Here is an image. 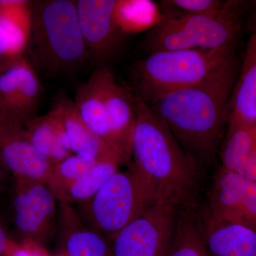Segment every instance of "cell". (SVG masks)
I'll use <instances>...</instances> for the list:
<instances>
[{
	"label": "cell",
	"mask_w": 256,
	"mask_h": 256,
	"mask_svg": "<svg viewBox=\"0 0 256 256\" xmlns=\"http://www.w3.org/2000/svg\"><path fill=\"white\" fill-rule=\"evenodd\" d=\"M238 68L234 56L202 82L148 104L200 169L218 152Z\"/></svg>",
	"instance_id": "1"
},
{
	"label": "cell",
	"mask_w": 256,
	"mask_h": 256,
	"mask_svg": "<svg viewBox=\"0 0 256 256\" xmlns=\"http://www.w3.org/2000/svg\"><path fill=\"white\" fill-rule=\"evenodd\" d=\"M134 104L129 168L156 202L181 206L194 191L200 168L164 122L134 92Z\"/></svg>",
	"instance_id": "2"
},
{
	"label": "cell",
	"mask_w": 256,
	"mask_h": 256,
	"mask_svg": "<svg viewBox=\"0 0 256 256\" xmlns=\"http://www.w3.org/2000/svg\"><path fill=\"white\" fill-rule=\"evenodd\" d=\"M32 64L44 78L74 74L90 62L76 1L38 0L28 3Z\"/></svg>",
	"instance_id": "3"
},
{
	"label": "cell",
	"mask_w": 256,
	"mask_h": 256,
	"mask_svg": "<svg viewBox=\"0 0 256 256\" xmlns=\"http://www.w3.org/2000/svg\"><path fill=\"white\" fill-rule=\"evenodd\" d=\"M235 56L234 52L186 50L149 54L133 70L137 94L146 104L162 96L196 85Z\"/></svg>",
	"instance_id": "4"
},
{
	"label": "cell",
	"mask_w": 256,
	"mask_h": 256,
	"mask_svg": "<svg viewBox=\"0 0 256 256\" xmlns=\"http://www.w3.org/2000/svg\"><path fill=\"white\" fill-rule=\"evenodd\" d=\"M240 31L238 16L232 8L210 14L168 15L144 38L149 54L161 50H206L234 52Z\"/></svg>",
	"instance_id": "5"
},
{
	"label": "cell",
	"mask_w": 256,
	"mask_h": 256,
	"mask_svg": "<svg viewBox=\"0 0 256 256\" xmlns=\"http://www.w3.org/2000/svg\"><path fill=\"white\" fill-rule=\"evenodd\" d=\"M154 203L137 175L128 168L118 172L84 204V214L90 228L111 242L120 230Z\"/></svg>",
	"instance_id": "6"
},
{
	"label": "cell",
	"mask_w": 256,
	"mask_h": 256,
	"mask_svg": "<svg viewBox=\"0 0 256 256\" xmlns=\"http://www.w3.org/2000/svg\"><path fill=\"white\" fill-rule=\"evenodd\" d=\"M178 207L156 202L114 236V256H165L172 239Z\"/></svg>",
	"instance_id": "7"
},
{
	"label": "cell",
	"mask_w": 256,
	"mask_h": 256,
	"mask_svg": "<svg viewBox=\"0 0 256 256\" xmlns=\"http://www.w3.org/2000/svg\"><path fill=\"white\" fill-rule=\"evenodd\" d=\"M56 200L46 184L15 180L14 222L24 238L38 244L50 242L56 224Z\"/></svg>",
	"instance_id": "8"
},
{
	"label": "cell",
	"mask_w": 256,
	"mask_h": 256,
	"mask_svg": "<svg viewBox=\"0 0 256 256\" xmlns=\"http://www.w3.org/2000/svg\"><path fill=\"white\" fill-rule=\"evenodd\" d=\"M79 24L90 62L96 68L118 53L124 34L114 16L116 0L76 1Z\"/></svg>",
	"instance_id": "9"
},
{
	"label": "cell",
	"mask_w": 256,
	"mask_h": 256,
	"mask_svg": "<svg viewBox=\"0 0 256 256\" xmlns=\"http://www.w3.org/2000/svg\"><path fill=\"white\" fill-rule=\"evenodd\" d=\"M42 92L36 70L22 55L0 74V107L23 126L37 117Z\"/></svg>",
	"instance_id": "10"
},
{
	"label": "cell",
	"mask_w": 256,
	"mask_h": 256,
	"mask_svg": "<svg viewBox=\"0 0 256 256\" xmlns=\"http://www.w3.org/2000/svg\"><path fill=\"white\" fill-rule=\"evenodd\" d=\"M0 159L15 180L47 183L53 165L32 144L18 120L0 126Z\"/></svg>",
	"instance_id": "11"
},
{
	"label": "cell",
	"mask_w": 256,
	"mask_h": 256,
	"mask_svg": "<svg viewBox=\"0 0 256 256\" xmlns=\"http://www.w3.org/2000/svg\"><path fill=\"white\" fill-rule=\"evenodd\" d=\"M106 106L109 126V143L129 160L134 120V92L121 86L109 70L106 80Z\"/></svg>",
	"instance_id": "12"
},
{
	"label": "cell",
	"mask_w": 256,
	"mask_h": 256,
	"mask_svg": "<svg viewBox=\"0 0 256 256\" xmlns=\"http://www.w3.org/2000/svg\"><path fill=\"white\" fill-rule=\"evenodd\" d=\"M229 121L256 124V20L230 97Z\"/></svg>",
	"instance_id": "13"
},
{
	"label": "cell",
	"mask_w": 256,
	"mask_h": 256,
	"mask_svg": "<svg viewBox=\"0 0 256 256\" xmlns=\"http://www.w3.org/2000/svg\"><path fill=\"white\" fill-rule=\"evenodd\" d=\"M52 109L60 118L75 154L96 160L110 152L119 151L92 132L79 114L74 100L66 96H57Z\"/></svg>",
	"instance_id": "14"
},
{
	"label": "cell",
	"mask_w": 256,
	"mask_h": 256,
	"mask_svg": "<svg viewBox=\"0 0 256 256\" xmlns=\"http://www.w3.org/2000/svg\"><path fill=\"white\" fill-rule=\"evenodd\" d=\"M109 70L107 66L96 68L86 82L77 88L74 102L86 124L110 144L106 106V80Z\"/></svg>",
	"instance_id": "15"
},
{
	"label": "cell",
	"mask_w": 256,
	"mask_h": 256,
	"mask_svg": "<svg viewBox=\"0 0 256 256\" xmlns=\"http://www.w3.org/2000/svg\"><path fill=\"white\" fill-rule=\"evenodd\" d=\"M204 226L210 256H256V232L250 227L210 216Z\"/></svg>",
	"instance_id": "16"
},
{
	"label": "cell",
	"mask_w": 256,
	"mask_h": 256,
	"mask_svg": "<svg viewBox=\"0 0 256 256\" xmlns=\"http://www.w3.org/2000/svg\"><path fill=\"white\" fill-rule=\"evenodd\" d=\"M64 249L68 256H114L110 240L85 226L68 204L60 203Z\"/></svg>",
	"instance_id": "17"
},
{
	"label": "cell",
	"mask_w": 256,
	"mask_h": 256,
	"mask_svg": "<svg viewBox=\"0 0 256 256\" xmlns=\"http://www.w3.org/2000/svg\"><path fill=\"white\" fill-rule=\"evenodd\" d=\"M30 141L37 150L57 164L72 156V146L60 118L53 109L46 114L37 116L24 124Z\"/></svg>",
	"instance_id": "18"
},
{
	"label": "cell",
	"mask_w": 256,
	"mask_h": 256,
	"mask_svg": "<svg viewBox=\"0 0 256 256\" xmlns=\"http://www.w3.org/2000/svg\"><path fill=\"white\" fill-rule=\"evenodd\" d=\"M242 178L220 168L210 192V215L214 220L244 224L242 208Z\"/></svg>",
	"instance_id": "19"
},
{
	"label": "cell",
	"mask_w": 256,
	"mask_h": 256,
	"mask_svg": "<svg viewBox=\"0 0 256 256\" xmlns=\"http://www.w3.org/2000/svg\"><path fill=\"white\" fill-rule=\"evenodd\" d=\"M127 160L119 151L114 150L96 159L94 166L69 188L62 203H86L118 172Z\"/></svg>",
	"instance_id": "20"
},
{
	"label": "cell",
	"mask_w": 256,
	"mask_h": 256,
	"mask_svg": "<svg viewBox=\"0 0 256 256\" xmlns=\"http://www.w3.org/2000/svg\"><path fill=\"white\" fill-rule=\"evenodd\" d=\"M200 220L188 206L178 212L174 234L165 256H210Z\"/></svg>",
	"instance_id": "21"
},
{
	"label": "cell",
	"mask_w": 256,
	"mask_h": 256,
	"mask_svg": "<svg viewBox=\"0 0 256 256\" xmlns=\"http://www.w3.org/2000/svg\"><path fill=\"white\" fill-rule=\"evenodd\" d=\"M256 146V124L229 121L226 136L220 148V168L235 172Z\"/></svg>",
	"instance_id": "22"
},
{
	"label": "cell",
	"mask_w": 256,
	"mask_h": 256,
	"mask_svg": "<svg viewBox=\"0 0 256 256\" xmlns=\"http://www.w3.org/2000/svg\"><path fill=\"white\" fill-rule=\"evenodd\" d=\"M0 24L9 35L13 58L22 54L30 31V12L26 1H0Z\"/></svg>",
	"instance_id": "23"
},
{
	"label": "cell",
	"mask_w": 256,
	"mask_h": 256,
	"mask_svg": "<svg viewBox=\"0 0 256 256\" xmlns=\"http://www.w3.org/2000/svg\"><path fill=\"white\" fill-rule=\"evenodd\" d=\"M96 162V159L72 154L53 165L46 185L56 200L60 203L63 202L69 188L94 166Z\"/></svg>",
	"instance_id": "24"
},
{
	"label": "cell",
	"mask_w": 256,
	"mask_h": 256,
	"mask_svg": "<svg viewBox=\"0 0 256 256\" xmlns=\"http://www.w3.org/2000/svg\"><path fill=\"white\" fill-rule=\"evenodd\" d=\"M165 3L186 14H202L218 12L230 8L228 3L218 0H172Z\"/></svg>",
	"instance_id": "25"
},
{
	"label": "cell",
	"mask_w": 256,
	"mask_h": 256,
	"mask_svg": "<svg viewBox=\"0 0 256 256\" xmlns=\"http://www.w3.org/2000/svg\"><path fill=\"white\" fill-rule=\"evenodd\" d=\"M242 208L244 225L256 232V183L244 178Z\"/></svg>",
	"instance_id": "26"
},
{
	"label": "cell",
	"mask_w": 256,
	"mask_h": 256,
	"mask_svg": "<svg viewBox=\"0 0 256 256\" xmlns=\"http://www.w3.org/2000/svg\"><path fill=\"white\" fill-rule=\"evenodd\" d=\"M11 55V43L9 35L0 24V74L14 60Z\"/></svg>",
	"instance_id": "27"
},
{
	"label": "cell",
	"mask_w": 256,
	"mask_h": 256,
	"mask_svg": "<svg viewBox=\"0 0 256 256\" xmlns=\"http://www.w3.org/2000/svg\"><path fill=\"white\" fill-rule=\"evenodd\" d=\"M235 172L242 178L256 183V146Z\"/></svg>",
	"instance_id": "28"
},
{
	"label": "cell",
	"mask_w": 256,
	"mask_h": 256,
	"mask_svg": "<svg viewBox=\"0 0 256 256\" xmlns=\"http://www.w3.org/2000/svg\"><path fill=\"white\" fill-rule=\"evenodd\" d=\"M8 238L6 232L0 225V256H2L8 247Z\"/></svg>",
	"instance_id": "29"
},
{
	"label": "cell",
	"mask_w": 256,
	"mask_h": 256,
	"mask_svg": "<svg viewBox=\"0 0 256 256\" xmlns=\"http://www.w3.org/2000/svg\"><path fill=\"white\" fill-rule=\"evenodd\" d=\"M13 256H45L36 252L28 250V249H18L14 252Z\"/></svg>",
	"instance_id": "30"
},
{
	"label": "cell",
	"mask_w": 256,
	"mask_h": 256,
	"mask_svg": "<svg viewBox=\"0 0 256 256\" xmlns=\"http://www.w3.org/2000/svg\"><path fill=\"white\" fill-rule=\"evenodd\" d=\"M13 119H15L14 117H12L11 114L6 112V111L3 110V109L0 107V126L9 122V121Z\"/></svg>",
	"instance_id": "31"
},
{
	"label": "cell",
	"mask_w": 256,
	"mask_h": 256,
	"mask_svg": "<svg viewBox=\"0 0 256 256\" xmlns=\"http://www.w3.org/2000/svg\"><path fill=\"white\" fill-rule=\"evenodd\" d=\"M5 170H6V168H5L2 162L0 159V188H1L2 184L3 182H4Z\"/></svg>",
	"instance_id": "32"
}]
</instances>
